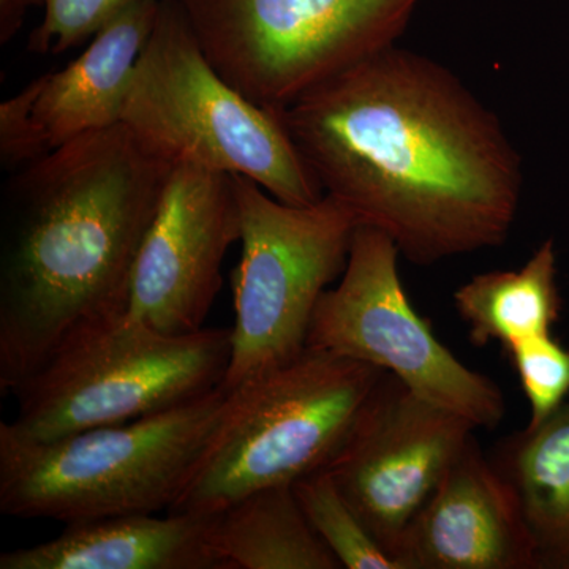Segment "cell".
Here are the masks:
<instances>
[{
	"label": "cell",
	"mask_w": 569,
	"mask_h": 569,
	"mask_svg": "<svg viewBox=\"0 0 569 569\" xmlns=\"http://www.w3.org/2000/svg\"><path fill=\"white\" fill-rule=\"evenodd\" d=\"M325 194L419 266L507 241L522 157L443 63L389 47L280 110Z\"/></svg>",
	"instance_id": "obj_1"
},
{
	"label": "cell",
	"mask_w": 569,
	"mask_h": 569,
	"mask_svg": "<svg viewBox=\"0 0 569 569\" xmlns=\"http://www.w3.org/2000/svg\"><path fill=\"white\" fill-rule=\"evenodd\" d=\"M174 167L123 123L20 168L3 193L0 391L129 309L138 253Z\"/></svg>",
	"instance_id": "obj_2"
},
{
	"label": "cell",
	"mask_w": 569,
	"mask_h": 569,
	"mask_svg": "<svg viewBox=\"0 0 569 569\" xmlns=\"http://www.w3.org/2000/svg\"><path fill=\"white\" fill-rule=\"evenodd\" d=\"M121 123L173 167L242 176L284 204L325 197L280 110L252 102L224 80L176 0H160Z\"/></svg>",
	"instance_id": "obj_3"
},
{
	"label": "cell",
	"mask_w": 569,
	"mask_h": 569,
	"mask_svg": "<svg viewBox=\"0 0 569 569\" xmlns=\"http://www.w3.org/2000/svg\"><path fill=\"white\" fill-rule=\"evenodd\" d=\"M383 370L307 347L227 392V406L167 512L212 516L254 490L325 470L353 433Z\"/></svg>",
	"instance_id": "obj_4"
},
{
	"label": "cell",
	"mask_w": 569,
	"mask_h": 569,
	"mask_svg": "<svg viewBox=\"0 0 569 569\" xmlns=\"http://www.w3.org/2000/svg\"><path fill=\"white\" fill-rule=\"evenodd\" d=\"M227 399L217 388L152 417L50 441L22 440L0 427V512L69 526L168 511Z\"/></svg>",
	"instance_id": "obj_5"
},
{
	"label": "cell",
	"mask_w": 569,
	"mask_h": 569,
	"mask_svg": "<svg viewBox=\"0 0 569 569\" xmlns=\"http://www.w3.org/2000/svg\"><path fill=\"white\" fill-rule=\"evenodd\" d=\"M231 328L171 336L123 313L71 337L9 396L17 418L0 422L31 441L123 425L222 387Z\"/></svg>",
	"instance_id": "obj_6"
},
{
	"label": "cell",
	"mask_w": 569,
	"mask_h": 569,
	"mask_svg": "<svg viewBox=\"0 0 569 569\" xmlns=\"http://www.w3.org/2000/svg\"><path fill=\"white\" fill-rule=\"evenodd\" d=\"M206 58L247 99L283 110L395 47L425 0H176Z\"/></svg>",
	"instance_id": "obj_7"
},
{
	"label": "cell",
	"mask_w": 569,
	"mask_h": 569,
	"mask_svg": "<svg viewBox=\"0 0 569 569\" xmlns=\"http://www.w3.org/2000/svg\"><path fill=\"white\" fill-rule=\"evenodd\" d=\"M234 186L242 253L233 272L236 320L224 392L306 350L318 301L346 271L358 227L329 194L293 206L242 176H234Z\"/></svg>",
	"instance_id": "obj_8"
},
{
	"label": "cell",
	"mask_w": 569,
	"mask_h": 569,
	"mask_svg": "<svg viewBox=\"0 0 569 569\" xmlns=\"http://www.w3.org/2000/svg\"><path fill=\"white\" fill-rule=\"evenodd\" d=\"M399 257L388 234L358 224L346 271L318 301L307 347L377 367L477 429H496L507 411L503 392L456 358L410 305Z\"/></svg>",
	"instance_id": "obj_9"
},
{
	"label": "cell",
	"mask_w": 569,
	"mask_h": 569,
	"mask_svg": "<svg viewBox=\"0 0 569 569\" xmlns=\"http://www.w3.org/2000/svg\"><path fill=\"white\" fill-rule=\"evenodd\" d=\"M475 429L466 418L427 402L385 373L353 433L325 470L396 559L408 527Z\"/></svg>",
	"instance_id": "obj_10"
},
{
	"label": "cell",
	"mask_w": 569,
	"mask_h": 569,
	"mask_svg": "<svg viewBox=\"0 0 569 569\" xmlns=\"http://www.w3.org/2000/svg\"><path fill=\"white\" fill-rule=\"evenodd\" d=\"M238 241L234 176L178 164L138 253L127 313L164 335L206 328L224 257Z\"/></svg>",
	"instance_id": "obj_11"
},
{
	"label": "cell",
	"mask_w": 569,
	"mask_h": 569,
	"mask_svg": "<svg viewBox=\"0 0 569 569\" xmlns=\"http://www.w3.org/2000/svg\"><path fill=\"white\" fill-rule=\"evenodd\" d=\"M159 6L160 0H144L122 11L66 69L37 78L0 104V159L6 167H26L67 142L121 123Z\"/></svg>",
	"instance_id": "obj_12"
},
{
	"label": "cell",
	"mask_w": 569,
	"mask_h": 569,
	"mask_svg": "<svg viewBox=\"0 0 569 569\" xmlns=\"http://www.w3.org/2000/svg\"><path fill=\"white\" fill-rule=\"evenodd\" d=\"M402 569H535L537 546L518 497L471 437L408 527Z\"/></svg>",
	"instance_id": "obj_13"
},
{
	"label": "cell",
	"mask_w": 569,
	"mask_h": 569,
	"mask_svg": "<svg viewBox=\"0 0 569 569\" xmlns=\"http://www.w3.org/2000/svg\"><path fill=\"white\" fill-rule=\"evenodd\" d=\"M212 516L126 515L69 523L50 541L0 556V569H222Z\"/></svg>",
	"instance_id": "obj_14"
},
{
	"label": "cell",
	"mask_w": 569,
	"mask_h": 569,
	"mask_svg": "<svg viewBox=\"0 0 569 569\" xmlns=\"http://www.w3.org/2000/svg\"><path fill=\"white\" fill-rule=\"evenodd\" d=\"M492 463L518 497L539 568L569 569V402L505 441Z\"/></svg>",
	"instance_id": "obj_15"
},
{
	"label": "cell",
	"mask_w": 569,
	"mask_h": 569,
	"mask_svg": "<svg viewBox=\"0 0 569 569\" xmlns=\"http://www.w3.org/2000/svg\"><path fill=\"white\" fill-rule=\"evenodd\" d=\"M211 546L222 569H340L307 520L293 485L254 490L212 515Z\"/></svg>",
	"instance_id": "obj_16"
},
{
	"label": "cell",
	"mask_w": 569,
	"mask_h": 569,
	"mask_svg": "<svg viewBox=\"0 0 569 569\" xmlns=\"http://www.w3.org/2000/svg\"><path fill=\"white\" fill-rule=\"evenodd\" d=\"M455 306L475 347L498 342L507 348L550 335L561 310L553 239L542 242L516 271L471 277L456 290Z\"/></svg>",
	"instance_id": "obj_17"
},
{
	"label": "cell",
	"mask_w": 569,
	"mask_h": 569,
	"mask_svg": "<svg viewBox=\"0 0 569 569\" xmlns=\"http://www.w3.org/2000/svg\"><path fill=\"white\" fill-rule=\"evenodd\" d=\"M293 490L310 526L342 568L402 569L373 538L328 470L299 478Z\"/></svg>",
	"instance_id": "obj_18"
},
{
	"label": "cell",
	"mask_w": 569,
	"mask_h": 569,
	"mask_svg": "<svg viewBox=\"0 0 569 569\" xmlns=\"http://www.w3.org/2000/svg\"><path fill=\"white\" fill-rule=\"evenodd\" d=\"M22 10L39 6L43 20L29 37L37 54H62L80 47L116 17L144 0H18Z\"/></svg>",
	"instance_id": "obj_19"
},
{
	"label": "cell",
	"mask_w": 569,
	"mask_h": 569,
	"mask_svg": "<svg viewBox=\"0 0 569 569\" xmlns=\"http://www.w3.org/2000/svg\"><path fill=\"white\" fill-rule=\"evenodd\" d=\"M518 372L520 385L530 403L527 427L541 425L569 395V347L550 335L519 340L505 348Z\"/></svg>",
	"instance_id": "obj_20"
},
{
	"label": "cell",
	"mask_w": 569,
	"mask_h": 569,
	"mask_svg": "<svg viewBox=\"0 0 569 569\" xmlns=\"http://www.w3.org/2000/svg\"><path fill=\"white\" fill-rule=\"evenodd\" d=\"M26 11L18 0H0V43H9L24 22Z\"/></svg>",
	"instance_id": "obj_21"
}]
</instances>
